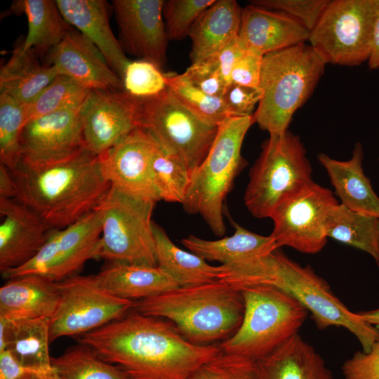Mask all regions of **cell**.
I'll return each mask as SVG.
<instances>
[{
    "instance_id": "74e56055",
    "label": "cell",
    "mask_w": 379,
    "mask_h": 379,
    "mask_svg": "<svg viewBox=\"0 0 379 379\" xmlns=\"http://www.w3.org/2000/svg\"><path fill=\"white\" fill-rule=\"evenodd\" d=\"M26 124V105L0 93V162L9 169L20 159V138Z\"/></svg>"
},
{
    "instance_id": "8992f818",
    "label": "cell",
    "mask_w": 379,
    "mask_h": 379,
    "mask_svg": "<svg viewBox=\"0 0 379 379\" xmlns=\"http://www.w3.org/2000/svg\"><path fill=\"white\" fill-rule=\"evenodd\" d=\"M240 291L244 303L242 322L220 347L223 352L258 361L297 334L308 311L291 294L273 286Z\"/></svg>"
},
{
    "instance_id": "bcb514c9",
    "label": "cell",
    "mask_w": 379,
    "mask_h": 379,
    "mask_svg": "<svg viewBox=\"0 0 379 379\" xmlns=\"http://www.w3.org/2000/svg\"><path fill=\"white\" fill-rule=\"evenodd\" d=\"M263 55L246 50L234 64L230 74V84L259 87Z\"/></svg>"
},
{
    "instance_id": "ab89813d",
    "label": "cell",
    "mask_w": 379,
    "mask_h": 379,
    "mask_svg": "<svg viewBox=\"0 0 379 379\" xmlns=\"http://www.w3.org/2000/svg\"><path fill=\"white\" fill-rule=\"evenodd\" d=\"M215 0H167L163 5V18L168 40H182L200 15Z\"/></svg>"
},
{
    "instance_id": "db71d44e",
    "label": "cell",
    "mask_w": 379,
    "mask_h": 379,
    "mask_svg": "<svg viewBox=\"0 0 379 379\" xmlns=\"http://www.w3.org/2000/svg\"><path fill=\"white\" fill-rule=\"evenodd\" d=\"M378 161H379V158H378Z\"/></svg>"
},
{
    "instance_id": "7dc6e473",
    "label": "cell",
    "mask_w": 379,
    "mask_h": 379,
    "mask_svg": "<svg viewBox=\"0 0 379 379\" xmlns=\"http://www.w3.org/2000/svg\"><path fill=\"white\" fill-rule=\"evenodd\" d=\"M246 51L238 36L219 52L208 58L215 64L227 85L231 83L230 74L234 64Z\"/></svg>"
},
{
    "instance_id": "7c38bea8",
    "label": "cell",
    "mask_w": 379,
    "mask_h": 379,
    "mask_svg": "<svg viewBox=\"0 0 379 379\" xmlns=\"http://www.w3.org/2000/svg\"><path fill=\"white\" fill-rule=\"evenodd\" d=\"M60 298L50 318V341L81 336L123 317L134 308L135 301L109 293L95 275L74 274L58 282Z\"/></svg>"
},
{
    "instance_id": "4fadbf2b",
    "label": "cell",
    "mask_w": 379,
    "mask_h": 379,
    "mask_svg": "<svg viewBox=\"0 0 379 379\" xmlns=\"http://www.w3.org/2000/svg\"><path fill=\"white\" fill-rule=\"evenodd\" d=\"M339 202L332 191L314 181L284 199L274 209L271 236L277 248L288 246L315 254L327 242L326 221Z\"/></svg>"
},
{
    "instance_id": "277c9868",
    "label": "cell",
    "mask_w": 379,
    "mask_h": 379,
    "mask_svg": "<svg viewBox=\"0 0 379 379\" xmlns=\"http://www.w3.org/2000/svg\"><path fill=\"white\" fill-rule=\"evenodd\" d=\"M326 63L306 43L263 56L260 99L253 117L269 135L288 130L295 112L310 98Z\"/></svg>"
},
{
    "instance_id": "603a6c76",
    "label": "cell",
    "mask_w": 379,
    "mask_h": 379,
    "mask_svg": "<svg viewBox=\"0 0 379 379\" xmlns=\"http://www.w3.org/2000/svg\"><path fill=\"white\" fill-rule=\"evenodd\" d=\"M59 298L58 282L37 274L14 277L0 288V317L11 321L51 318Z\"/></svg>"
},
{
    "instance_id": "4316f807",
    "label": "cell",
    "mask_w": 379,
    "mask_h": 379,
    "mask_svg": "<svg viewBox=\"0 0 379 379\" xmlns=\"http://www.w3.org/2000/svg\"><path fill=\"white\" fill-rule=\"evenodd\" d=\"M50 318L7 320L0 317V352L8 350L26 369H51Z\"/></svg>"
},
{
    "instance_id": "c3c4849f",
    "label": "cell",
    "mask_w": 379,
    "mask_h": 379,
    "mask_svg": "<svg viewBox=\"0 0 379 379\" xmlns=\"http://www.w3.org/2000/svg\"><path fill=\"white\" fill-rule=\"evenodd\" d=\"M26 370L9 351L0 352V379H17Z\"/></svg>"
},
{
    "instance_id": "52a82bcc",
    "label": "cell",
    "mask_w": 379,
    "mask_h": 379,
    "mask_svg": "<svg viewBox=\"0 0 379 379\" xmlns=\"http://www.w3.org/2000/svg\"><path fill=\"white\" fill-rule=\"evenodd\" d=\"M299 136L290 131L270 135L250 171L244 201L255 218H270L286 198L311 182L312 169Z\"/></svg>"
},
{
    "instance_id": "ffe728a7",
    "label": "cell",
    "mask_w": 379,
    "mask_h": 379,
    "mask_svg": "<svg viewBox=\"0 0 379 379\" xmlns=\"http://www.w3.org/2000/svg\"><path fill=\"white\" fill-rule=\"evenodd\" d=\"M0 271L20 267L44 244L51 230L33 210L16 199L0 198Z\"/></svg>"
},
{
    "instance_id": "8d00e7d4",
    "label": "cell",
    "mask_w": 379,
    "mask_h": 379,
    "mask_svg": "<svg viewBox=\"0 0 379 379\" xmlns=\"http://www.w3.org/2000/svg\"><path fill=\"white\" fill-rule=\"evenodd\" d=\"M91 89L73 79L58 74L29 104L26 105V123L68 107L83 105Z\"/></svg>"
},
{
    "instance_id": "e0dca14e",
    "label": "cell",
    "mask_w": 379,
    "mask_h": 379,
    "mask_svg": "<svg viewBox=\"0 0 379 379\" xmlns=\"http://www.w3.org/2000/svg\"><path fill=\"white\" fill-rule=\"evenodd\" d=\"M138 100L124 91L91 90L82 109L86 148L100 156L138 127Z\"/></svg>"
},
{
    "instance_id": "2e32d148",
    "label": "cell",
    "mask_w": 379,
    "mask_h": 379,
    "mask_svg": "<svg viewBox=\"0 0 379 379\" xmlns=\"http://www.w3.org/2000/svg\"><path fill=\"white\" fill-rule=\"evenodd\" d=\"M164 0H113L112 5L124 53L161 69L166 61L168 36Z\"/></svg>"
},
{
    "instance_id": "f1b7e54d",
    "label": "cell",
    "mask_w": 379,
    "mask_h": 379,
    "mask_svg": "<svg viewBox=\"0 0 379 379\" xmlns=\"http://www.w3.org/2000/svg\"><path fill=\"white\" fill-rule=\"evenodd\" d=\"M98 285L117 297L138 301L178 288L159 267L112 262L95 275Z\"/></svg>"
},
{
    "instance_id": "e575fe53",
    "label": "cell",
    "mask_w": 379,
    "mask_h": 379,
    "mask_svg": "<svg viewBox=\"0 0 379 379\" xmlns=\"http://www.w3.org/2000/svg\"><path fill=\"white\" fill-rule=\"evenodd\" d=\"M154 140L152 170L160 200L182 204L190 182V171L180 158Z\"/></svg>"
},
{
    "instance_id": "5b68a950",
    "label": "cell",
    "mask_w": 379,
    "mask_h": 379,
    "mask_svg": "<svg viewBox=\"0 0 379 379\" xmlns=\"http://www.w3.org/2000/svg\"><path fill=\"white\" fill-rule=\"evenodd\" d=\"M253 124V115L231 117L220 124L206 158L190 177L182 205L186 212L201 215L218 237L225 233L224 201L246 164L241 146Z\"/></svg>"
},
{
    "instance_id": "60d3db41",
    "label": "cell",
    "mask_w": 379,
    "mask_h": 379,
    "mask_svg": "<svg viewBox=\"0 0 379 379\" xmlns=\"http://www.w3.org/2000/svg\"><path fill=\"white\" fill-rule=\"evenodd\" d=\"M190 379H260L257 361L221 352L204 364Z\"/></svg>"
},
{
    "instance_id": "f5cc1de1",
    "label": "cell",
    "mask_w": 379,
    "mask_h": 379,
    "mask_svg": "<svg viewBox=\"0 0 379 379\" xmlns=\"http://www.w3.org/2000/svg\"><path fill=\"white\" fill-rule=\"evenodd\" d=\"M367 323L371 325H379V308L367 312H357Z\"/></svg>"
},
{
    "instance_id": "7bdbcfd3",
    "label": "cell",
    "mask_w": 379,
    "mask_h": 379,
    "mask_svg": "<svg viewBox=\"0 0 379 379\" xmlns=\"http://www.w3.org/2000/svg\"><path fill=\"white\" fill-rule=\"evenodd\" d=\"M197 88L210 95L222 97L228 86L211 58L192 63L183 73Z\"/></svg>"
},
{
    "instance_id": "83f0119b",
    "label": "cell",
    "mask_w": 379,
    "mask_h": 379,
    "mask_svg": "<svg viewBox=\"0 0 379 379\" xmlns=\"http://www.w3.org/2000/svg\"><path fill=\"white\" fill-rule=\"evenodd\" d=\"M257 364L260 379H333L323 357L298 333Z\"/></svg>"
},
{
    "instance_id": "f907efd6",
    "label": "cell",
    "mask_w": 379,
    "mask_h": 379,
    "mask_svg": "<svg viewBox=\"0 0 379 379\" xmlns=\"http://www.w3.org/2000/svg\"><path fill=\"white\" fill-rule=\"evenodd\" d=\"M367 63L371 70L379 68V12L374 25L371 49Z\"/></svg>"
},
{
    "instance_id": "b9f144b4",
    "label": "cell",
    "mask_w": 379,
    "mask_h": 379,
    "mask_svg": "<svg viewBox=\"0 0 379 379\" xmlns=\"http://www.w3.org/2000/svg\"><path fill=\"white\" fill-rule=\"evenodd\" d=\"M330 0H253L250 4L284 12L310 32L317 25Z\"/></svg>"
},
{
    "instance_id": "9c48e42d",
    "label": "cell",
    "mask_w": 379,
    "mask_h": 379,
    "mask_svg": "<svg viewBox=\"0 0 379 379\" xmlns=\"http://www.w3.org/2000/svg\"><path fill=\"white\" fill-rule=\"evenodd\" d=\"M274 255V272L268 285L294 297L311 313L319 329L344 327L354 335L364 352L379 341V329L345 307L312 268L300 265L277 249Z\"/></svg>"
},
{
    "instance_id": "3957f363",
    "label": "cell",
    "mask_w": 379,
    "mask_h": 379,
    "mask_svg": "<svg viewBox=\"0 0 379 379\" xmlns=\"http://www.w3.org/2000/svg\"><path fill=\"white\" fill-rule=\"evenodd\" d=\"M133 310L167 319L188 341L208 345L223 342L238 330L244 303L239 290L217 280L135 301Z\"/></svg>"
},
{
    "instance_id": "9a60e30c",
    "label": "cell",
    "mask_w": 379,
    "mask_h": 379,
    "mask_svg": "<svg viewBox=\"0 0 379 379\" xmlns=\"http://www.w3.org/2000/svg\"><path fill=\"white\" fill-rule=\"evenodd\" d=\"M84 103L27 122L20 138L18 162L27 165L57 162L86 148L82 127Z\"/></svg>"
},
{
    "instance_id": "7402d4cb",
    "label": "cell",
    "mask_w": 379,
    "mask_h": 379,
    "mask_svg": "<svg viewBox=\"0 0 379 379\" xmlns=\"http://www.w3.org/2000/svg\"><path fill=\"white\" fill-rule=\"evenodd\" d=\"M65 20L87 38L121 78L129 62L111 29L107 4L103 0H56Z\"/></svg>"
},
{
    "instance_id": "484cf974",
    "label": "cell",
    "mask_w": 379,
    "mask_h": 379,
    "mask_svg": "<svg viewBox=\"0 0 379 379\" xmlns=\"http://www.w3.org/2000/svg\"><path fill=\"white\" fill-rule=\"evenodd\" d=\"M241 12L235 0H215L200 15L188 35L192 63L215 55L239 36Z\"/></svg>"
},
{
    "instance_id": "681fc988",
    "label": "cell",
    "mask_w": 379,
    "mask_h": 379,
    "mask_svg": "<svg viewBox=\"0 0 379 379\" xmlns=\"http://www.w3.org/2000/svg\"><path fill=\"white\" fill-rule=\"evenodd\" d=\"M17 187L8 168L0 164V198L16 199Z\"/></svg>"
},
{
    "instance_id": "8fae6325",
    "label": "cell",
    "mask_w": 379,
    "mask_h": 379,
    "mask_svg": "<svg viewBox=\"0 0 379 379\" xmlns=\"http://www.w3.org/2000/svg\"><path fill=\"white\" fill-rule=\"evenodd\" d=\"M138 100V127L180 158L192 175L206 158L218 126L198 118L167 88L157 95Z\"/></svg>"
},
{
    "instance_id": "d4e9b609",
    "label": "cell",
    "mask_w": 379,
    "mask_h": 379,
    "mask_svg": "<svg viewBox=\"0 0 379 379\" xmlns=\"http://www.w3.org/2000/svg\"><path fill=\"white\" fill-rule=\"evenodd\" d=\"M234 234L217 240H207L194 235L183 238L181 243L192 253L206 261L221 265H243L262 258L278 249L271 235L252 232L233 220Z\"/></svg>"
},
{
    "instance_id": "ee69618b",
    "label": "cell",
    "mask_w": 379,
    "mask_h": 379,
    "mask_svg": "<svg viewBox=\"0 0 379 379\" xmlns=\"http://www.w3.org/2000/svg\"><path fill=\"white\" fill-rule=\"evenodd\" d=\"M262 96L260 87L230 84L221 98L231 117H248L253 114Z\"/></svg>"
},
{
    "instance_id": "d6986e66",
    "label": "cell",
    "mask_w": 379,
    "mask_h": 379,
    "mask_svg": "<svg viewBox=\"0 0 379 379\" xmlns=\"http://www.w3.org/2000/svg\"><path fill=\"white\" fill-rule=\"evenodd\" d=\"M45 61L46 65L55 66L60 74L91 90L124 91L121 78L96 46L77 30L71 28L46 55Z\"/></svg>"
},
{
    "instance_id": "f35d334b",
    "label": "cell",
    "mask_w": 379,
    "mask_h": 379,
    "mask_svg": "<svg viewBox=\"0 0 379 379\" xmlns=\"http://www.w3.org/2000/svg\"><path fill=\"white\" fill-rule=\"evenodd\" d=\"M121 79L124 91L137 98L157 95L167 88L165 73L153 63L144 60H130Z\"/></svg>"
},
{
    "instance_id": "d590c367",
    "label": "cell",
    "mask_w": 379,
    "mask_h": 379,
    "mask_svg": "<svg viewBox=\"0 0 379 379\" xmlns=\"http://www.w3.org/2000/svg\"><path fill=\"white\" fill-rule=\"evenodd\" d=\"M167 88L188 110L205 123L218 126L230 115L221 97L205 93L183 74L165 73Z\"/></svg>"
},
{
    "instance_id": "6da1fadb",
    "label": "cell",
    "mask_w": 379,
    "mask_h": 379,
    "mask_svg": "<svg viewBox=\"0 0 379 379\" xmlns=\"http://www.w3.org/2000/svg\"><path fill=\"white\" fill-rule=\"evenodd\" d=\"M79 341L120 367L130 379H190L222 352L220 345L194 344L169 321L133 309L79 336Z\"/></svg>"
},
{
    "instance_id": "44dd1931",
    "label": "cell",
    "mask_w": 379,
    "mask_h": 379,
    "mask_svg": "<svg viewBox=\"0 0 379 379\" xmlns=\"http://www.w3.org/2000/svg\"><path fill=\"white\" fill-rule=\"evenodd\" d=\"M310 32L278 11L250 4L242 8L239 39L246 50L265 55L309 41Z\"/></svg>"
},
{
    "instance_id": "30bf717a",
    "label": "cell",
    "mask_w": 379,
    "mask_h": 379,
    "mask_svg": "<svg viewBox=\"0 0 379 379\" xmlns=\"http://www.w3.org/2000/svg\"><path fill=\"white\" fill-rule=\"evenodd\" d=\"M379 0L330 1L310 45L326 64L357 66L369 58Z\"/></svg>"
},
{
    "instance_id": "ba28073f",
    "label": "cell",
    "mask_w": 379,
    "mask_h": 379,
    "mask_svg": "<svg viewBox=\"0 0 379 379\" xmlns=\"http://www.w3.org/2000/svg\"><path fill=\"white\" fill-rule=\"evenodd\" d=\"M155 204L111 185L96 207L102 218L98 258L157 267L151 218Z\"/></svg>"
},
{
    "instance_id": "5bb4252c",
    "label": "cell",
    "mask_w": 379,
    "mask_h": 379,
    "mask_svg": "<svg viewBox=\"0 0 379 379\" xmlns=\"http://www.w3.org/2000/svg\"><path fill=\"white\" fill-rule=\"evenodd\" d=\"M101 230V213L96 208L65 228H52L40 250L15 273L41 275L54 282L76 274L87 260L98 258Z\"/></svg>"
},
{
    "instance_id": "f546056e",
    "label": "cell",
    "mask_w": 379,
    "mask_h": 379,
    "mask_svg": "<svg viewBox=\"0 0 379 379\" xmlns=\"http://www.w3.org/2000/svg\"><path fill=\"white\" fill-rule=\"evenodd\" d=\"M17 42L8 60L0 69V93L19 102H32L60 74L53 65H42L33 48L25 49Z\"/></svg>"
},
{
    "instance_id": "cb8c5ba5",
    "label": "cell",
    "mask_w": 379,
    "mask_h": 379,
    "mask_svg": "<svg viewBox=\"0 0 379 379\" xmlns=\"http://www.w3.org/2000/svg\"><path fill=\"white\" fill-rule=\"evenodd\" d=\"M317 158L327 172L341 204L353 211L379 219V197L364 173V152L360 142L355 144L348 160H337L323 153L319 154Z\"/></svg>"
},
{
    "instance_id": "f6af8a7d",
    "label": "cell",
    "mask_w": 379,
    "mask_h": 379,
    "mask_svg": "<svg viewBox=\"0 0 379 379\" xmlns=\"http://www.w3.org/2000/svg\"><path fill=\"white\" fill-rule=\"evenodd\" d=\"M345 379H379V341L368 352L358 351L342 366Z\"/></svg>"
},
{
    "instance_id": "836d02e7",
    "label": "cell",
    "mask_w": 379,
    "mask_h": 379,
    "mask_svg": "<svg viewBox=\"0 0 379 379\" xmlns=\"http://www.w3.org/2000/svg\"><path fill=\"white\" fill-rule=\"evenodd\" d=\"M51 365L62 379H130L120 367L106 361L82 343L51 357Z\"/></svg>"
},
{
    "instance_id": "1f68e13d",
    "label": "cell",
    "mask_w": 379,
    "mask_h": 379,
    "mask_svg": "<svg viewBox=\"0 0 379 379\" xmlns=\"http://www.w3.org/2000/svg\"><path fill=\"white\" fill-rule=\"evenodd\" d=\"M157 267L165 271L179 287L195 286L220 279L222 270L212 266L193 253L175 245L164 230L153 222Z\"/></svg>"
},
{
    "instance_id": "4dcf8cb0",
    "label": "cell",
    "mask_w": 379,
    "mask_h": 379,
    "mask_svg": "<svg viewBox=\"0 0 379 379\" xmlns=\"http://www.w3.org/2000/svg\"><path fill=\"white\" fill-rule=\"evenodd\" d=\"M10 11L13 14L26 15L28 32L23 40V48H33L39 58H45L71 29V26L60 13L56 1H14Z\"/></svg>"
},
{
    "instance_id": "d6a6232c",
    "label": "cell",
    "mask_w": 379,
    "mask_h": 379,
    "mask_svg": "<svg viewBox=\"0 0 379 379\" xmlns=\"http://www.w3.org/2000/svg\"><path fill=\"white\" fill-rule=\"evenodd\" d=\"M327 238L368 253L379 265V219L353 211L341 204L329 212Z\"/></svg>"
},
{
    "instance_id": "ac0fdd59",
    "label": "cell",
    "mask_w": 379,
    "mask_h": 379,
    "mask_svg": "<svg viewBox=\"0 0 379 379\" xmlns=\"http://www.w3.org/2000/svg\"><path fill=\"white\" fill-rule=\"evenodd\" d=\"M154 140L138 127L99 156L103 173L112 186L131 195L157 202L152 159Z\"/></svg>"
},
{
    "instance_id": "7a4b0ae2",
    "label": "cell",
    "mask_w": 379,
    "mask_h": 379,
    "mask_svg": "<svg viewBox=\"0 0 379 379\" xmlns=\"http://www.w3.org/2000/svg\"><path fill=\"white\" fill-rule=\"evenodd\" d=\"M9 170L16 184V199L55 229L65 228L94 211L111 187L99 156L86 147L62 161L41 165L18 162Z\"/></svg>"
},
{
    "instance_id": "816d5d0a",
    "label": "cell",
    "mask_w": 379,
    "mask_h": 379,
    "mask_svg": "<svg viewBox=\"0 0 379 379\" xmlns=\"http://www.w3.org/2000/svg\"><path fill=\"white\" fill-rule=\"evenodd\" d=\"M17 379H62L53 368L47 371L26 370Z\"/></svg>"
}]
</instances>
